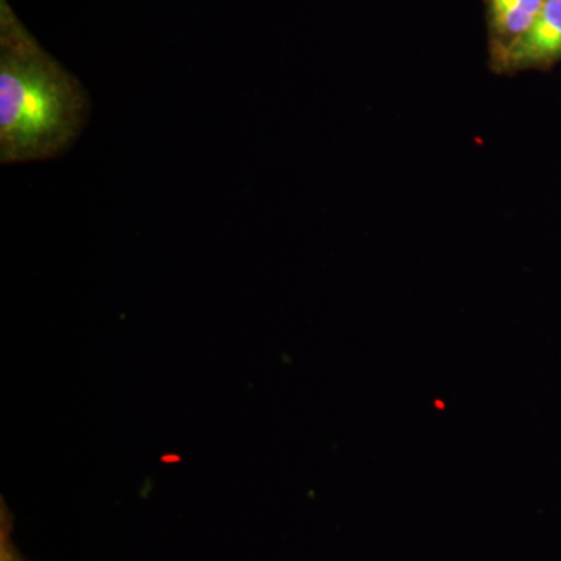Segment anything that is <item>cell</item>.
<instances>
[{
    "instance_id": "1",
    "label": "cell",
    "mask_w": 561,
    "mask_h": 561,
    "mask_svg": "<svg viewBox=\"0 0 561 561\" xmlns=\"http://www.w3.org/2000/svg\"><path fill=\"white\" fill-rule=\"evenodd\" d=\"M90 114L87 91L41 49L2 0L0 13V162L65 153Z\"/></svg>"
},
{
    "instance_id": "2",
    "label": "cell",
    "mask_w": 561,
    "mask_h": 561,
    "mask_svg": "<svg viewBox=\"0 0 561 561\" xmlns=\"http://www.w3.org/2000/svg\"><path fill=\"white\" fill-rule=\"evenodd\" d=\"M561 60V0H546L540 13L512 46L502 61L512 69L542 68Z\"/></svg>"
},
{
    "instance_id": "3",
    "label": "cell",
    "mask_w": 561,
    "mask_h": 561,
    "mask_svg": "<svg viewBox=\"0 0 561 561\" xmlns=\"http://www.w3.org/2000/svg\"><path fill=\"white\" fill-rule=\"evenodd\" d=\"M535 18L523 0H490L491 27L501 41L502 51L526 33Z\"/></svg>"
}]
</instances>
